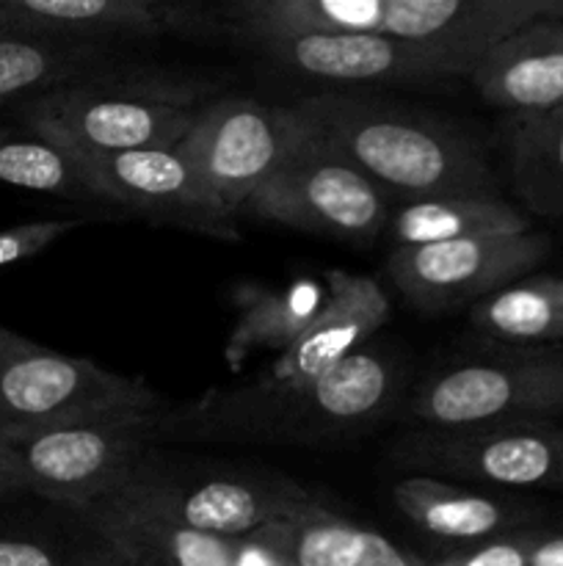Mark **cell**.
Listing matches in <instances>:
<instances>
[{
	"instance_id": "obj_29",
	"label": "cell",
	"mask_w": 563,
	"mask_h": 566,
	"mask_svg": "<svg viewBox=\"0 0 563 566\" xmlns=\"http://www.w3.org/2000/svg\"><path fill=\"white\" fill-rule=\"evenodd\" d=\"M53 545L31 536H0V566H75Z\"/></svg>"
},
{
	"instance_id": "obj_32",
	"label": "cell",
	"mask_w": 563,
	"mask_h": 566,
	"mask_svg": "<svg viewBox=\"0 0 563 566\" xmlns=\"http://www.w3.org/2000/svg\"><path fill=\"white\" fill-rule=\"evenodd\" d=\"M530 566H563V528L530 531Z\"/></svg>"
},
{
	"instance_id": "obj_3",
	"label": "cell",
	"mask_w": 563,
	"mask_h": 566,
	"mask_svg": "<svg viewBox=\"0 0 563 566\" xmlns=\"http://www.w3.org/2000/svg\"><path fill=\"white\" fill-rule=\"evenodd\" d=\"M213 92L202 77L127 66L42 94L17 116L25 130L72 155L174 149Z\"/></svg>"
},
{
	"instance_id": "obj_33",
	"label": "cell",
	"mask_w": 563,
	"mask_h": 566,
	"mask_svg": "<svg viewBox=\"0 0 563 566\" xmlns=\"http://www.w3.org/2000/svg\"><path fill=\"white\" fill-rule=\"evenodd\" d=\"M75 566H132L130 562H125L121 556H110V558H83V562H77Z\"/></svg>"
},
{
	"instance_id": "obj_5",
	"label": "cell",
	"mask_w": 563,
	"mask_h": 566,
	"mask_svg": "<svg viewBox=\"0 0 563 566\" xmlns=\"http://www.w3.org/2000/svg\"><path fill=\"white\" fill-rule=\"evenodd\" d=\"M105 497L232 542L246 539L315 503L298 481L285 475L196 468L169 462L152 451Z\"/></svg>"
},
{
	"instance_id": "obj_21",
	"label": "cell",
	"mask_w": 563,
	"mask_h": 566,
	"mask_svg": "<svg viewBox=\"0 0 563 566\" xmlns=\"http://www.w3.org/2000/svg\"><path fill=\"white\" fill-rule=\"evenodd\" d=\"M386 230L397 247H428L467 238L522 235L530 232V221L497 193H464L403 202L390 213Z\"/></svg>"
},
{
	"instance_id": "obj_35",
	"label": "cell",
	"mask_w": 563,
	"mask_h": 566,
	"mask_svg": "<svg viewBox=\"0 0 563 566\" xmlns=\"http://www.w3.org/2000/svg\"><path fill=\"white\" fill-rule=\"evenodd\" d=\"M6 335H9V329H3V326H0V340H3Z\"/></svg>"
},
{
	"instance_id": "obj_20",
	"label": "cell",
	"mask_w": 563,
	"mask_h": 566,
	"mask_svg": "<svg viewBox=\"0 0 563 566\" xmlns=\"http://www.w3.org/2000/svg\"><path fill=\"white\" fill-rule=\"evenodd\" d=\"M121 48L72 42V39L25 36L0 31V108L31 103L72 83L127 70Z\"/></svg>"
},
{
	"instance_id": "obj_22",
	"label": "cell",
	"mask_w": 563,
	"mask_h": 566,
	"mask_svg": "<svg viewBox=\"0 0 563 566\" xmlns=\"http://www.w3.org/2000/svg\"><path fill=\"white\" fill-rule=\"evenodd\" d=\"M478 335L511 346L563 343V276H524L469 310Z\"/></svg>"
},
{
	"instance_id": "obj_23",
	"label": "cell",
	"mask_w": 563,
	"mask_h": 566,
	"mask_svg": "<svg viewBox=\"0 0 563 566\" xmlns=\"http://www.w3.org/2000/svg\"><path fill=\"white\" fill-rule=\"evenodd\" d=\"M511 180L535 216L563 221V108L513 119Z\"/></svg>"
},
{
	"instance_id": "obj_30",
	"label": "cell",
	"mask_w": 563,
	"mask_h": 566,
	"mask_svg": "<svg viewBox=\"0 0 563 566\" xmlns=\"http://www.w3.org/2000/svg\"><path fill=\"white\" fill-rule=\"evenodd\" d=\"M357 566H417L414 556L403 553L401 547L392 545L386 536H381L379 531L368 528V539H364L362 558Z\"/></svg>"
},
{
	"instance_id": "obj_31",
	"label": "cell",
	"mask_w": 563,
	"mask_h": 566,
	"mask_svg": "<svg viewBox=\"0 0 563 566\" xmlns=\"http://www.w3.org/2000/svg\"><path fill=\"white\" fill-rule=\"evenodd\" d=\"M235 566H290L287 558L276 551L268 542V536L263 531L246 536V539H237V556Z\"/></svg>"
},
{
	"instance_id": "obj_19",
	"label": "cell",
	"mask_w": 563,
	"mask_h": 566,
	"mask_svg": "<svg viewBox=\"0 0 563 566\" xmlns=\"http://www.w3.org/2000/svg\"><path fill=\"white\" fill-rule=\"evenodd\" d=\"M397 512L423 534L475 547L497 536L522 531L528 520L522 503L486 495L480 490L442 481L436 475H412L392 486Z\"/></svg>"
},
{
	"instance_id": "obj_27",
	"label": "cell",
	"mask_w": 563,
	"mask_h": 566,
	"mask_svg": "<svg viewBox=\"0 0 563 566\" xmlns=\"http://www.w3.org/2000/svg\"><path fill=\"white\" fill-rule=\"evenodd\" d=\"M81 224H86V219L31 221V224H17L9 227V230H0V269L44 252V249L53 247L59 238L77 230Z\"/></svg>"
},
{
	"instance_id": "obj_4",
	"label": "cell",
	"mask_w": 563,
	"mask_h": 566,
	"mask_svg": "<svg viewBox=\"0 0 563 566\" xmlns=\"http://www.w3.org/2000/svg\"><path fill=\"white\" fill-rule=\"evenodd\" d=\"M163 412H132L86 423L0 426V468L22 492L83 512L163 440Z\"/></svg>"
},
{
	"instance_id": "obj_7",
	"label": "cell",
	"mask_w": 563,
	"mask_h": 566,
	"mask_svg": "<svg viewBox=\"0 0 563 566\" xmlns=\"http://www.w3.org/2000/svg\"><path fill=\"white\" fill-rule=\"evenodd\" d=\"M243 210L257 219L346 241H373L390 224V197L312 136L301 119L293 147Z\"/></svg>"
},
{
	"instance_id": "obj_2",
	"label": "cell",
	"mask_w": 563,
	"mask_h": 566,
	"mask_svg": "<svg viewBox=\"0 0 563 566\" xmlns=\"http://www.w3.org/2000/svg\"><path fill=\"white\" fill-rule=\"evenodd\" d=\"M397 370L386 354L362 348L307 385L248 381L210 390L166 415V437H230L259 442H315L368 426L390 407Z\"/></svg>"
},
{
	"instance_id": "obj_36",
	"label": "cell",
	"mask_w": 563,
	"mask_h": 566,
	"mask_svg": "<svg viewBox=\"0 0 563 566\" xmlns=\"http://www.w3.org/2000/svg\"><path fill=\"white\" fill-rule=\"evenodd\" d=\"M561 108H563V105H561Z\"/></svg>"
},
{
	"instance_id": "obj_14",
	"label": "cell",
	"mask_w": 563,
	"mask_h": 566,
	"mask_svg": "<svg viewBox=\"0 0 563 566\" xmlns=\"http://www.w3.org/2000/svg\"><path fill=\"white\" fill-rule=\"evenodd\" d=\"M282 70L329 83H442L469 77V66L439 50L379 33H315L252 42Z\"/></svg>"
},
{
	"instance_id": "obj_8",
	"label": "cell",
	"mask_w": 563,
	"mask_h": 566,
	"mask_svg": "<svg viewBox=\"0 0 563 566\" xmlns=\"http://www.w3.org/2000/svg\"><path fill=\"white\" fill-rule=\"evenodd\" d=\"M431 429L550 420L563 415V348H530L436 374L412 403Z\"/></svg>"
},
{
	"instance_id": "obj_11",
	"label": "cell",
	"mask_w": 563,
	"mask_h": 566,
	"mask_svg": "<svg viewBox=\"0 0 563 566\" xmlns=\"http://www.w3.org/2000/svg\"><path fill=\"white\" fill-rule=\"evenodd\" d=\"M550 238L541 232L467 241L395 247L390 276L401 296L425 313L478 304L480 298L524 280L550 254Z\"/></svg>"
},
{
	"instance_id": "obj_24",
	"label": "cell",
	"mask_w": 563,
	"mask_h": 566,
	"mask_svg": "<svg viewBox=\"0 0 563 566\" xmlns=\"http://www.w3.org/2000/svg\"><path fill=\"white\" fill-rule=\"evenodd\" d=\"M326 287L315 282H296L276 293H259L246 304L226 343V363L232 370L241 368L257 352H287L301 337L309 321L320 310Z\"/></svg>"
},
{
	"instance_id": "obj_17",
	"label": "cell",
	"mask_w": 563,
	"mask_h": 566,
	"mask_svg": "<svg viewBox=\"0 0 563 566\" xmlns=\"http://www.w3.org/2000/svg\"><path fill=\"white\" fill-rule=\"evenodd\" d=\"M480 97L513 119L563 105V20L535 22L502 39L469 75Z\"/></svg>"
},
{
	"instance_id": "obj_10",
	"label": "cell",
	"mask_w": 563,
	"mask_h": 566,
	"mask_svg": "<svg viewBox=\"0 0 563 566\" xmlns=\"http://www.w3.org/2000/svg\"><path fill=\"white\" fill-rule=\"evenodd\" d=\"M298 136L293 108L226 97L199 111L177 153L226 216L246 208Z\"/></svg>"
},
{
	"instance_id": "obj_25",
	"label": "cell",
	"mask_w": 563,
	"mask_h": 566,
	"mask_svg": "<svg viewBox=\"0 0 563 566\" xmlns=\"http://www.w3.org/2000/svg\"><path fill=\"white\" fill-rule=\"evenodd\" d=\"M0 182L77 202H97L81 160L31 130L0 127Z\"/></svg>"
},
{
	"instance_id": "obj_28",
	"label": "cell",
	"mask_w": 563,
	"mask_h": 566,
	"mask_svg": "<svg viewBox=\"0 0 563 566\" xmlns=\"http://www.w3.org/2000/svg\"><path fill=\"white\" fill-rule=\"evenodd\" d=\"M417 566H530V531H513V534L497 536L484 545L467 547L453 556L423 562L414 556Z\"/></svg>"
},
{
	"instance_id": "obj_18",
	"label": "cell",
	"mask_w": 563,
	"mask_h": 566,
	"mask_svg": "<svg viewBox=\"0 0 563 566\" xmlns=\"http://www.w3.org/2000/svg\"><path fill=\"white\" fill-rule=\"evenodd\" d=\"M81 514L132 566H235L237 542L199 534L116 497H99Z\"/></svg>"
},
{
	"instance_id": "obj_1",
	"label": "cell",
	"mask_w": 563,
	"mask_h": 566,
	"mask_svg": "<svg viewBox=\"0 0 563 566\" xmlns=\"http://www.w3.org/2000/svg\"><path fill=\"white\" fill-rule=\"evenodd\" d=\"M312 136L390 199L495 193L484 153L456 127L379 97L323 92L290 105Z\"/></svg>"
},
{
	"instance_id": "obj_6",
	"label": "cell",
	"mask_w": 563,
	"mask_h": 566,
	"mask_svg": "<svg viewBox=\"0 0 563 566\" xmlns=\"http://www.w3.org/2000/svg\"><path fill=\"white\" fill-rule=\"evenodd\" d=\"M160 396L141 379L36 346L25 337L0 340V426H64L110 415L160 412Z\"/></svg>"
},
{
	"instance_id": "obj_26",
	"label": "cell",
	"mask_w": 563,
	"mask_h": 566,
	"mask_svg": "<svg viewBox=\"0 0 563 566\" xmlns=\"http://www.w3.org/2000/svg\"><path fill=\"white\" fill-rule=\"evenodd\" d=\"M290 566H357L368 528L329 512L320 503L263 528Z\"/></svg>"
},
{
	"instance_id": "obj_34",
	"label": "cell",
	"mask_w": 563,
	"mask_h": 566,
	"mask_svg": "<svg viewBox=\"0 0 563 566\" xmlns=\"http://www.w3.org/2000/svg\"><path fill=\"white\" fill-rule=\"evenodd\" d=\"M17 492H22V486L17 484L14 479H11L9 473H6L3 468H0V497H9V495H17Z\"/></svg>"
},
{
	"instance_id": "obj_16",
	"label": "cell",
	"mask_w": 563,
	"mask_h": 566,
	"mask_svg": "<svg viewBox=\"0 0 563 566\" xmlns=\"http://www.w3.org/2000/svg\"><path fill=\"white\" fill-rule=\"evenodd\" d=\"M326 296L315 318L287 352L276 357L265 379L307 385L340 365L390 321L392 304L379 282L331 269L323 274Z\"/></svg>"
},
{
	"instance_id": "obj_13",
	"label": "cell",
	"mask_w": 563,
	"mask_h": 566,
	"mask_svg": "<svg viewBox=\"0 0 563 566\" xmlns=\"http://www.w3.org/2000/svg\"><path fill=\"white\" fill-rule=\"evenodd\" d=\"M0 31L114 44L224 31L219 11L166 0H0Z\"/></svg>"
},
{
	"instance_id": "obj_15",
	"label": "cell",
	"mask_w": 563,
	"mask_h": 566,
	"mask_svg": "<svg viewBox=\"0 0 563 566\" xmlns=\"http://www.w3.org/2000/svg\"><path fill=\"white\" fill-rule=\"evenodd\" d=\"M563 20V0H379V36L423 44L469 66L535 22Z\"/></svg>"
},
{
	"instance_id": "obj_9",
	"label": "cell",
	"mask_w": 563,
	"mask_h": 566,
	"mask_svg": "<svg viewBox=\"0 0 563 566\" xmlns=\"http://www.w3.org/2000/svg\"><path fill=\"white\" fill-rule=\"evenodd\" d=\"M401 462L506 490H563V429L550 420L428 429L406 437Z\"/></svg>"
},
{
	"instance_id": "obj_12",
	"label": "cell",
	"mask_w": 563,
	"mask_h": 566,
	"mask_svg": "<svg viewBox=\"0 0 563 566\" xmlns=\"http://www.w3.org/2000/svg\"><path fill=\"white\" fill-rule=\"evenodd\" d=\"M97 202L116 205L152 221L237 241L241 232L204 191L193 166L174 149L121 155H75Z\"/></svg>"
}]
</instances>
